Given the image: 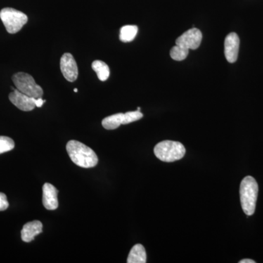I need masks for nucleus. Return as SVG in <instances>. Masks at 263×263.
I'll return each mask as SVG.
<instances>
[{
	"label": "nucleus",
	"instance_id": "obj_4",
	"mask_svg": "<svg viewBox=\"0 0 263 263\" xmlns=\"http://www.w3.org/2000/svg\"><path fill=\"white\" fill-rule=\"evenodd\" d=\"M0 18L10 34H15L28 22V17L13 8H5L0 11Z\"/></svg>",
	"mask_w": 263,
	"mask_h": 263
},
{
	"label": "nucleus",
	"instance_id": "obj_9",
	"mask_svg": "<svg viewBox=\"0 0 263 263\" xmlns=\"http://www.w3.org/2000/svg\"><path fill=\"white\" fill-rule=\"evenodd\" d=\"M9 100L15 106L23 111H31L36 107L35 98L27 96L17 89L10 93Z\"/></svg>",
	"mask_w": 263,
	"mask_h": 263
},
{
	"label": "nucleus",
	"instance_id": "obj_23",
	"mask_svg": "<svg viewBox=\"0 0 263 263\" xmlns=\"http://www.w3.org/2000/svg\"><path fill=\"white\" fill-rule=\"evenodd\" d=\"M139 110V111H140V110H141V108H140V107H138V110Z\"/></svg>",
	"mask_w": 263,
	"mask_h": 263
},
{
	"label": "nucleus",
	"instance_id": "obj_15",
	"mask_svg": "<svg viewBox=\"0 0 263 263\" xmlns=\"http://www.w3.org/2000/svg\"><path fill=\"white\" fill-rule=\"evenodd\" d=\"M138 28L136 25H126L120 29L119 39L124 43H129L136 38Z\"/></svg>",
	"mask_w": 263,
	"mask_h": 263
},
{
	"label": "nucleus",
	"instance_id": "obj_20",
	"mask_svg": "<svg viewBox=\"0 0 263 263\" xmlns=\"http://www.w3.org/2000/svg\"><path fill=\"white\" fill-rule=\"evenodd\" d=\"M34 102H35L36 107H37V108H41V107L43 106V105L44 104L45 102H46V100H43L42 98H35Z\"/></svg>",
	"mask_w": 263,
	"mask_h": 263
},
{
	"label": "nucleus",
	"instance_id": "obj_16",
	"mask_svg": "<svg viewBox=\"0 0 263 263\" xmlns=\"http://www.w3.org/2000/svg\"><path fill=\"white\" fill-rule=\"evenodd\" d=\"M189 54V50L186 48L181 47V46L176 45L171 50V57L173 60L176 61H182L187 57Z\"/></svg>",
	"mask_w": 263,
	"mask_h": 263
},
{
	"label": "nucleus",
	"instance_id": "obj_3",
	"mask_svg": "<svg viewBox=\"0 0 263 263\" xmlns=\"http://www.w3.org/2000/svg\"><path fill=\"white\" fill-rule=\"evenodd\" d=\"M154 152L156 157L162 162H173L182 159L186 149L179 142L164 141L157 144Z\"/></svg>",
	"mask_w": 263,
	"mask_h": 263
},
{
	"label": "nucleus",
	"instance_id": "obj_10",
	"mask_svg": "<svg viewBox=\"0 0 263 263\" xmlns=\"http://www.w3.org/2000/svg\"><path fill=\"white\" fill-rule=\"evenodd\" d=\"M43 204L48 210H56L59 206L58 190L51 183L43 185Z\"/></svg>",
	"mask_w": 263,
	"mask_h": 263
},
{
	"label": "nucleus",
	"instance_id": "obj_7",
	"mask_svg": "<svg viewBox=\"0 0 263 263\" xmlns=\"http://www.w3.org/2000/svg\"><path fill=\"white\" fill-rule=\"evenodd\" d=\"M60 69L66 80L74 82L79 76L77 63L70 53H64L60 60Z\"/></svg>",
	"mask_w": 263,
	"mask_h": 263
},
{
	"label": "nucleus",
	"instance_id": "obj_6",
	"mask_svg": "<svg viewBox=\"0 0 263 263\" xmlns=\"http://www.w3.org/2000/svg\"><path fill=\"white\" fill-rule=\"evenodd\" d=\"M202 39V32L198 29H190L177 38L176 45L187 50H195L200 46Z\"/></svg>",
	"mask_w": 263,
	"mask_h": 263
},
{
	"label": "nucleus",
	"instance_id": "obj_11",
	"mask_svg": "<svg viewBox=\"0 0 263 263\" xmlns=\"http://www.w3.org/2000/svg\"><path fill=\"white\" fill-rule=\"evenodd\" d=\"M42 232V222L37 220L30 221L24 224L23 227V229L22 230V239L26 243H29Z\"/></svg>",
	"mask_w": 263,
	"mask_h": 263
},
{
	"label": "nucleus",
	"instance_id": "obj_5",
	"mask_svg": "<svg viewBox=\"0 0 263 263\" xmlns=\"http://www.w3.org/2000/svg\"><path fill=\"white\" fill-rule=\"evenodd\" d=\"M12 80L16 89L23 94L36 99L42 98V88L36 84L32 76L29 74L22 72H18L13 76Z\"/></svg>",
	"mask_w": 263,
	"mask_h": 263
},
{
	"label": "nucleus",
	"instance_id": "obj_8",
	"mask_svg": "<svg viewBox=\"0 0 263 263\" xmlns=\"http://www.w3.org/2000/svg\"><path fill=\"white\" fill-rule=\"evenodd\" d=\"M240 39L235 32L228 34L224 41V56L230 63H234L238 59Z\"/></svg>",
	"mask_w": 263,
	"mask_h": 263
},
{
	"label": "nucleus",
	"instance_id": "obj_22",
	"mask_svg": "<svg viewBox=\"0 0 263 263\" xmlns=\"http://www.w3.org/2000/svg\"><path fill=\"white\" fill-rule=\"evenodd\" d=\"M74 91H75V92H78V89H74Z\"/></svg>",
	"mask_w": 263,
	"mask_h": 263
},
{
	"label": "nucleus",
	"instance_id": "obj_2",
	"mask_svg": "<svg viewBox=\"0 0 263 263\" xmlns=\"http://www.w3.org/2000/svg\"><path fill=\"white\" fill-rule=\"evenodd\" d=\"M258 190V184L252 176H247L242 180L240 186V203L247 216L253 215L255 212Z\"/></svg>",
	"mask_w": 263,
	"mask_h": 263
},
{
	"label": "nucleus",
	"instance_id": "obj_14",
	"mask_svg": "<svg viewBox=\"0 0 263 263\" xmlns=\"http://www.w3.org/2000/svg\"><path fill=\"white\" fill-rule=\"evenodd\" d=\"M91 67L100 81H105L108 79L110 76V69L106 63L100 60H95L93 62Z\"/></svg>",
	"mask_w": 263,
	"mask_h": 263
},
{
	"label": "nucleus",
	"instance_id": "obj_21",
	"mask_svg": "<svg viewBox=\"0 0 263 263\" xmlns=\"http://www.w3.org/2000/svg\"><path fill=\"white\" fill-rule=\"evenodd\" d=\"M239 263H255V261L252 260V259H245L240 260Z\"/></svg>",
	"mask_w": 263,
	"mask_h": 263
},
{
	"label": "nucleus",
	"instance_id": "obj_13",
	"mask_svg": "<svg viewBox=\"0 0 263 263\" xmlns=\"http://www.w3.org/2000/svg\"><path fill=\"white\" fill-rule=\"evenodd\" d=\"M123 119H124V114H114L105 118L102 122V124L105 129L112 130V129H117L119 126L123 124Z\"/></svg>",
	"mask_w": 263,
	"mask_h": 263
},
{
	"label": "nucleus",
	"instance_id": "obj_18",
	"mask_svg": "<svg viewBox=\"0 0 263 263\" xmlns=\"http://www.w3.org/2000/svg\"><path fill=\"white\" fill-rule=\"evenodd\" d=\"M143 114L139 110L136 111H129L124 114V119H123V124H130L132 122H136L143 118Z\"/></svg>",
	"mask_w": 263,
	"mask_h": 263
},
{
	"label": "nucleus",
	"instance_id": "obj_1",
	"mask_svg": "<svg viewBox=\"0 0 263 263\" xmlns=\"http://www.w3.org/2000/svg\"><path fill=\"white\" fill-rule=\"evenodd\" d=\"M66 149L71 160L79 167L90 168L98 163V157L94 151L81 142L74 140L69 141Z\"/></svg>",
	"mask_w": 263,
	"mask_h": 263
},
{
	"label": "nucleus",
	"instance_id": "obj_17",
	"mask_svg": "<svg viewBox=\"0 0 263 263\" xmlns=\"http://www.w3.org/2000/svg\"><path fill=\"white\" fill-rule=\"evenodd\" d=\"M15 147L13 140L6 136H0V155L13 150Z\"/></svg>",
	"mask_w": 263,
	"mask_h": 263
},
{
	"label": "nucleus",
	"instance_id": "obj_12",
	"mask_svg": "<svg viewBox=\"0 0 263 263\" xmlns=\"http://www.w3.org/2000/svg\"><path fill=\"white\" fill-rule=\"evenodd\" d=\"M128 263H146V252L143 245H136L132 248L127 258Z\"/></svg>",
	"mask_w": 263,
	"mask_h": 263
},
{
	"label": "nucleus",
	"instance_id": "obj_19",
	"mask_svg": "<svg viewBox=\"0 0 263 263\" xmlns=\"http://www.w3.org/2000/svg\"><path fill=\"white\" fill-rule=\"evenodd\" d=\"M9 206L7 196L4 193H0V212L6 210Z\"/></svg>",
	"mask_w": 263,
	"mask_h": 263
}]
</instances>
